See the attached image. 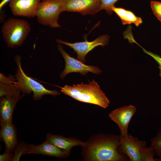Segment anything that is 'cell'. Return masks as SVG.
<instances>
[{
	"mask_svg": "<svg viewBox=\"0 0 161 161\" xmlns=\"http://www.w3.org/2000/svg\"><path fill=\"white\" fill-rule=\"evenodd\" d=\"M12 0H2L0 3V10H1L4 6L9 2Z\"/></svg>",
	"mask_w": 161,
	"mask_h": 161,
	"instance_id": "obj_24",
	"label": "cell"
},
{
	"mask_svg": "<svg viewBox=\"0 0 161 161\" xmlns=\"http://www.w3.org/2000/svg\"><path fill=\"white\" fill-rule=\"evenodd\" d=\"M21 56L18 55L15 57L18 67L15 76L21 91L26 94H30L32 92L33 93V98L35 100H40L45 95L55 96L61 94V93L57 90H51L47 89L42 84L26 75L21 67Z\"/></svg>",
	"mask_w": 161,
	"mask_h": 161,
	"instance_id": "obj_4",
	"label": "cell"
},
{
	"mask_svg": "<svg viewBox=\"0 0 161 161\" xmlns=\"http://www.w3.org/2000/svg\"><path fill=\"white\" fill-rule=\"evenodd\" d=\"M155 155V151L151 146L144 147L141 151V161H156V158H154Z\"/></svg>",
	"mask_w": 161,
	"mask_h": 161,
	"instance_id": "obj_19",
	"label": "cell"
},
{
	"mask_svg": "<svg viewBox=\"0 0 161 161\" xmlns=\"http://www.w3.org/2000/svg\"><path fill=\"white\" fill-rule=\"evenodd\" d=\"M14 154L12 153L5 152L0 155V161H12Z\"/></svg>",
	"mask_w": 161,
	"mask_h": 161,
	"instance_id": "obj_23",
	"label": "cell"
},
{
	"mask_svg": "<svg viewBox=\"0 0 161 161\" xmlns=\"http://www.w3.org/2000/svg\"><path fill=\"white\" fill-rule=\"evenodd\" d=\"M46 140L52 143L61 150L70 153L73 147L76 146L82 147L85 143L76 138L66 137L51 133L47 134Z\"/></svg>",
	"mask_w": 161,
	"mask_h": 161,
	"instance_id": "obj_14",
	"label": "cell"
},
{
	"mask_svg": "<svg viewBox=\"0 0 161 161\" xmlns=\"http://www.w3.org/2000/svg\"><path fill=\"white\" fill-rule=\"evenodd\" d=\"M81 147L84 161H129L121 149L120 135L96 134L88 139Z\"/></svg>",
	"mask_w": 161,
	"mask_h": 161,
	"instance_id": "obj_1",
	"label": "cell"
},
{
	"mask_svg": "<svg viewBox=\"0 0 161 161\" xmlns=\"http://www.w3.org/2000/svg\"><path fill=\"white\" fill-rule=\"evenodd\" d=\"M63 12L60 0H45L42 1L38 5L35 16L41 24L52 28H58L61 27L58 20Z\"/></svg>",
	"mask_w": 161,
	"mask_h": 161,
	"instance_id": "obj_6",
	"label": "cell"
},
{
	"mask_svg": "<svg viewBox=\"0 0 161 161\" xmlns=\"http://www.w3.org/2000/svg\"><path fill=\"white\" fill-rule=\"evenodd\" d=\"M120 148L122 152L128 157L129 161H141V151L146 146L145 140L128 134L126 136L120 135Z\"/></svg>",
	"mask_w": 161,
	"mask_h": 161,
	"instance_id": "obj_10",
	"label": "cell"
},
{
	"mask_svg": "<svg viewBox=\"0 0 161 161\" xmlns=\"http://www.w3.org/2000/svg\"><path fill=\"white\" fill-rule=\"evenodd\" d=\"M1 97L0 123H12V115L14 108L20 98L11 96H4Z\"/></svg>",
	"mask_w": 161,
	"mask_h": 161,
	"instance_id": "obj_15",
	"label": "cell"
},
{
	"mask_svg": "<svg viewBox=\"0 0 161 161\" xmlns=\"http://www.w3.org/2000/svg\"><path fill=\"white\" fill-rule=\"evenodd\" d=\"M64 94L81 102L92 104L104 109L107 108L110 101L104 93L100 89L97 83L94 80L89 84L65 85L58 86Z\"/></svg>",
	"mask_w": 161,
	"mask_h": 161,
	"instance_id": "obj_2",
	"label": "cell"
},
{
	"mask_svg": "<svg viewBox=\"0 0 161 161\" xmlns=\"http://www.w3.org/2000/svg\"><path fill=\"white\" fill-rule=\"evenodd\" d=\"M150 6L154 14L161 22V2L152 1Z\"/></svg>",
	"mask_w": 161,
	"mask_h": 161,
	"instance_id": "obj_21",
	"label": "cell"
},
{
	"mask_svg": "<svg viewBox=\"0 0 161 161\" xmlns=\"http://www.w3.org/2000/svg\"><path fill=\"white\" fill-rule=\"evenodd\" d=\"M41 0H12L9 7L16 16L33 18L35 16L37 8Z\"/></svg>",
	"mask_w": 161,
	"mask_h": 161,
	"instance_id": "obj_12",
	"label": "cell"
},
{
	"mask_svg": "<svg viewBox=\"0 0 161 161\" xmlns=\"http://www.w3.org/2000/svg\"><path fill=\"white\" fill-rule=\"evenodd\" d=\"M14 79L7 82L0 83V97L11 96L20 98L21 91L18 83L14 82Z\"/></svg>",
	"mask_w": 161,
	"mask_h": 161,
	"instance_id": "obj_17",
	"label": "cell"
},
{
	"mask_svg": "<svg viewBox=\"0 0 161 161\" xmlns=\"http://www.w3.org/2000/svg\"><path fill=\"white\" fill-rule=\"evenodd\" d=\"M42 1H44V0H41Z\"/></svg>",
	"mask_w": 161,
	"mask_h": 161,
	"instance_id": "obj_25",
	"label": "cell"
},
{
	"mask_svg": "<svg viewBox=\"0 0 161 161\" xmlns=\"http://www.w3.org/2000/svg\"><path fill=\"white\" fill-rule=\"evenodd\" d=\"M118 0H100V10H105L109 14L113 13L112 9L114 6V4Z\"/></svg>",
	"mask_w": 161,
	"mask_h": 161,
	"instance_id": "obj_20",
	"label": "cell"
},
{
	"mask_svg": "<svg viewBox=\"0 0 161 161\" xmlns=\"http://www.w3.org/2000/svg\"><path fill=\"white\" fill-rule=\"evenodd\" d=\"M12 161H18L22 155L34 154L62 158H66L70 153L63 151L51 142L46 140L38 145L28 144L23 143L18 144L15 150Z\"/></svg>",
	"mask_w": 161,
	"mask_h": 161,
	"instance_id": "obj_5",
	"label": "cell"
},
{
	"mask_svg": "<svg viewBox=\"0 0 161 161\" xmlns=\"http://www.w3.org/2000/svg\"><path fill=\"white\" fill-rule=\"evenodd\" d=\"M63 11L94 15L100 11V0H60Z\"/></svg>",
	"mask_w": 161,
	"mask_h": 161,
	"instance_id": "obj_9",
	"label": "cell"
},
{
	"mask_svg": "<svg viewBox=\"0 0 161 161\" xmlns=\"http://www.w3.org/2000/svg\"><path fill=\"white\" fill-rule=\"evenodd\" d=\"M28 22L24 20L9 18L3 24L1 32L8 47L12 48L22 45L30 31Z\"/></svg>",
	"mask_w": 161,
	"mask_h": 161,
	"instance_id": "obj_3",
	"label": "cell"
},
{
	"mask_svg": "<svg viewBox=\"0 0 161 161\" xmlns=\"http://www.w3.org/2000/svg\"><path fill=\"white\" fill-rule=\"evenodd\" d=\"M109 37L107 35H101L95 40L89 41L86 38L85 41L70 43L58 39L57 41L60 44H63L68 46L73 49L76 53L77 59L85 63V57L87 54L95 47L100 45L106 46L108 44Z\"/></svg>",
	"mask_w": 161,
	"mask_h": 161,
	"instance_id": "obj_8",
	"label": "cell"
},
{
	"mask_svg": "<svg viewBox=\"0 0 161 161\" xmlns=\"http://www.w3.org/2000/svg\"><path fill=\"white\" fill-rule=\"evenodd\" d=\"M136 111L135 106L130 105L116 109L109 114V117L118 127L121 135L126 136L129 134V124Z\"/></svg>",
	"mask_w": 161,
	"mask_h": 161,
	"instance_id": "obj_11",
	"label": "cell"
},
{
	"mask_svg": "<svg viewBox=\"0 0 161 161\" xmlns=\"http://www.w3.org/2000/svg\"><path fill=\"white\" fill-rule=\"evenodd\" d=\"M0 124V139L5 144V152L12 153L18 144L16 128L12 122Z\"/></svg>",
	"mask_w": 161,
	"mask_h": 161,
	"instance_id": "obj_13",
	"label": "cell"
},
{
	"mask_svg": "<svg viewBox=\"0 0 161 161\" xmlns=\"http://www.w3.org/2000/svg\"><path fill=\"white\" fill-rule=\"evenodd\" d=\"M58 48L62 54L65 62L64 69L60 75L61 79H63L67 74L72 72H79L83 75L89 72L95 74H99L101 72L102 70L98 67L86 65L70 56L63 49L61 44L58 45Z\"/></svg>",
	"mask_w": 161,
	"mask_h": 161,
	"instance_id": "obj_7",
	"label": "cell"
},
{
	"mask_svg": "<svg viewBox=\"0 0 161 161\" xmlns=\"http://www.w3.org/2000/svg\"><path fill=\"white\" fill-rule=\"evenodd\" d=\"M112 10L120 18L123 25L134 24L138 27L143 22L141 18L136 16L130 11L115 6L112 7Z\"/></svg>",
	"mask_w": 161,
	"mask_h": 161,
	"instance_id": "obj_16",
	"label": "cell"
},
{
	"mask_svg": "<svg viewBox=\"0 0 161 161\" xmlns=\"http://www.w3.org/2000/svg\"><path fill=\"white\" fill-rule=\"evenodd\" d=\"M151 146L154 149L157 156L161 158V130L150 140Z\"/></svg>",
	"mask_w": 161,
	"mask_h": 161,
	"instance_id": "obj_18",
	"label": "cell"
},
{
	"mask_svg": "<svg viewBox=\"0 0 161 161\" xmlns=\"http://www.w3.org/2000/svg\"><path fill=\"white\" fill-rule=\"evenodd\" d=\"M139 45L143 49V50L144 52L153 58L158 64L159 65L158 67L160 69L159 75L161 79V57L160 55L154 54L151 51L146 50L141 46L139 44Z\"/></svg>",
	"mask_w": 161,
	"mask_h": 161,
	"instance_id": "obj_22",
	"label": "cell"
}]
</instances>
